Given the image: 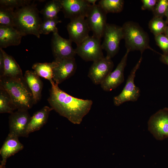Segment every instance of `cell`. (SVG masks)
<instances>
[{
    "instance_id": "obj_1",
    "label": "cell",
    "mask_w": 168,
    "mask_h": 168,
    "mask_svg": "<svg viewBox=\"0 0 168 168\" xmlns=\"http://www.w3.org/2000/svg\"><path fill=\"white\" fill-rule=\"evenodd\" d=\"M48 101L53 110L75 124H79L89 112L93 102L90 100L77 98L61 90L54 81Z\"/></svg>"
},
{
    "instance_id": "obj_2",
    "label": "cell",
    "mask_w": 168,
    "mask_h": 168,
    "mask_svg": "<svg viewBox=\"0 0 168 168\" xmlns=\"http://www.w3.org/2000/svg\"><path fill=\"white\" fill-rule=\"evenodd\" d=\"M0 88L7 93L15 110H28L34 104L32 93L24 77H0Z\"/></svg>"
},
{
    "instance_id": "obj_3",
    "label": "cell",
    "mask_w": 168,
    "mask_h": 168,
    "mask_svg": "<svg viewBox=\"0 0 168 168\" xmlns=\"http://www.w3.org/2000/svg\"><path fill=\"white\" fill-rule=\"evenodd\" d=\"M14 12V27L23 36L33 35L40 38L39 29L42 21L36 5L30 3L16 9Z\"/></svg>"
},
{
    "instance_id": "obj_4",
    "label": "cell",
    "mask_w": 168,
    "mask_h": 168,
    "mask_svg": "<svg viewBox=\"0 0 168 168\" xmlns=\"http://www.w3.org/2000/svg\"><path fill=\"white\" fill-rule=\"evenodd\" d=\"M122 27L123 39L127 49L130 51H139L141 54L147 49L159 53L150 47L147 33L138 24L128 21L125 22Z\"/></svg>"
},
{
    "instance_id": "obj_5",
    "label": "cell",
    "mask_w": 168,
    "mask_h": 168,
    "mask_svg": "<svg viewBox=\"0 0 168 168\" xmlns=\"http://www.w3.org/2000/svg\"><path fill=\"white\" fill-rule=\"evenodd\" d=\"M103 37L104 40L101 44L102 49L106 51V56L111 59L118 53L120 42L123 39L122 27L107 23Z\"/></svg>"
},
{
    "instance_id": "obj_6",
    "label": "cell",
    "mask_w": 168,
    "mask_h": 168,
    "mask_svg": "<svg viewBox=\"0 0 168 168\" xmlns=\"http://www.w3.org/2000/svg\"><path fill=\"white\" fill-rule=\"evenodd\" d=\"M101 41L93 35L89 36L77 46L76 54L86 61L94 62L104 58Z\"/></svg>"
},
{
    "instance_id": "obj_7",
    "label": "cell",
    "mask_w": 168,
    "mask_h": 168,
    "mask_svg": "<svg viewBox=\"0 0 168 168\" xmlns=\"http://www.w3.org/2000/svg\"><path fill=\"white\" fill-rule=\"evenodd\" d=\"M142 59V57L141 56L131 71L121 92L114 97L113 102L115 106H119L127 101H136L140 96V89L135 85L134 80L136 72L140 67Z\"/></svg>"
},
{
    "instance_id": "obj_8",
    "label": "cell",
    "mask_w": 168,
    "mask_h": 168,
    "mask_svg": "<svg viewBox=\"0 0 168 168\" xmlns=\"http://www.w3.org/2000/svg\"><path fill=\"white\" fill-rule=\"evenodd\" d=\"M149 131L157 140L168 138V108L161 109L152 115L148 122Z\"/></svg>"
},
{
    "instance_id": "obj_9",
    "label": "cell",
    "mask_w": 168,
    "mask_h": 168,
    "mask_svg": "<svg viewBox=\"0 0 168 168\" xmlns=\"http://www.w3.org/2000/svg\"><path fill=\"white\" fill-rule=\"evenodd\" d=\"M107 13L98 4L91 5L85 18L93 35L101 40L107 24Z\"/></svg>"
},
{
    "instance_id": "obj_10",
    "label": "cell",
    "mask_w": 168,
    "mask_h": 168,
    "mask_svg": "<svg viewBox=\"0 0 168 168\" xmlns=\"http://www.w3.org/2000/svg\"><path fill=\"white\" fill-rule=\"evenodd\" d=\"M72 42L69 39L62 37L58 31L53 33L51 48L55 61L75 58L76 53L75 49L72 47Z\"/></svg>"
},
{
    "instance_id": "obj_11",
    "label": "cell",
    "mask_w": 168,
    "mask_h": 168,
    "mask_svg": "<svg viewBox=\"0 0 168 168\" xmlns=\"http://www.w3.org/2000/svg\"><path fill=\"white\" fill-rule=\"evenodd\" d=\"M31 117L28 110H18L9 117V133L18 137H27V130Z\"/></svg>"
},
{
    "instance_id": "obj_12",
    "label": "cell",
    "mask_w": 168,
    "mask_h": 168,
    "mask_svg": "<svg viewBox=\"0 0 168 168\" xmlns=\"http://www.w3.org/2000/svg\"><path fill=\"white\" fill-rule=\"evenodd\" d=\"M114 66L111 59L104 57L93 62L89 69L88 76L94 84H100L111 72Z\"/></svg>"
},
{
    "instance_id": "obj_13",
    "label": "cell",
    "mask_w": 168,
    "mask_h": 168,
    "mask_svg": "<svg viewBox=\"0 0 168 168\" xmlns=\"http://www.w3.org/2000/svg\"><path fill=\"white\" fill-rule=\"evenodd\" d=\"M61 2L65 17L70 20L85 18L91 5L87 0H61Z\"/></svg>"
},
{
    "instance_id": "obj_14",
    "label": "cell",
    "mask_w": 168,
    "mask_h": 168,
    "mask_svg": "<svg viewBox=\"0 0 168 168\" xmlns=\"http://www.w3.org/2000/svg\"><path fill=\"white\" fill-rule=\"evenodd\" d=\"M67 28L69 39L77 46L89 36L90 30L85 18L80 17L70 20Z\"/></svg>"
},
{
    "instance_id": "obj_15",
    "label": "cell",
    "mask_w": 168,
    "mask_h": 168,
    "mask_svg": "<svg viewBox=\"0 0 168 168\" xmlns=\"http://www.w3.org/2000/svg\"><path fill=\"white\" fill-rule=\"evenodd\" d=\"M127 51L115 69L111 72L100 84L101 87L105 91H110L116 88L124 81V71L126 65L128 54Z\"/></svg>"
},
{
    "instance_id": "obj_16",
    "label": "cell",
    "mask_w": 168,
    "mask_h": 168,
    "mask_svg": "<svg viewBox=\"0 0 168 168\" xmlns=\"http://www.w3.org/2000/svg\"><path fill=\"white\" fill-rule=\"evenodd\" d=\"M57 65L53 69V80L58 85L74 74L77 69L75 58L55 61Z\"/></svg>"
},
{
    "instance_id": "obj_17",
    "label": "cell",
    "mask_w": 168,
    "mask_h": 168,
    "mask_svg": "<svg viewBox=\"0 0 168 168\" xmlns=\"http://www.w3.org/2000/svg\"><path fill=\"white\" fill-rule=\"evenodd\" d=\"M18 138L9 133L0 150L2 158L1 164L5 165L8 158L24 148V146L19 141Z\"/></svg>"
},
{
    "instance_id": "obj_18",
    "label": "cell",
    "mask_w": 168,
    "mask_h": 168,
    "mask_svg": "<svg viewBox=\"0 0 168 168\" xmlns=\"http://www.w3.org/2000/svg\"><path fill=\"white\" fill-rule=\"evenodd\" d=\"M23 36L13 27L0 26V48L19 45Z\"/></svg>"
},
{
    "instance_id": "obj_19",
    "label": "cell",
    "mask_w": 168,
    "mask_h": 168,
    "mask_svg": "<svg viewBox=\"0 0 168 168\" xmlns=\"http://www.w3.org/2000/svg\"><path fill=\"white\" fill-rule=\"evenodd\" d=\"M53 109L45 106L36 112L31 117L27 130V134L39 130L46 123L50 112Z\"/></svg>"
},
{
    "instance_id": "obj_20",
    "label": "cell",
    "mask_w": 168,
    "mask_h": 168,
    "mask_svg": "<svg viewBox=\"0 0 168 168\" xmlns=\"http://www.w3.org/2000/svg\"><path fill=\"white\" fill-rule=\"evenodd\" d=\"M24 78L32 93L34 103L35 104L41 98L42 82L34 71H26Z\"/></svg>"
},
{
    "instance_id": "obj_21",
    "label": "cell",
    "mask_w": 168,
    "mask_h": 168,
    "mask_svg": "<svg viewBox=\"0 0 168 168\" xmlns=\"http://www.w3.org/2000/svg\"><path fill=\"white\" fill-rule=\"evenodd\" d=\"M0 49L2 52L4 58L3 70L0 77L12 78H23L21 69L14 58L7 54L2 49Z\"/></svg>"
},
{
    "instance_id": "obj_22",
    "label": "cell",
    "mask_w": 168,
    "mask_h": 168,
    "mask_svg": "<svg viewBox=\"0 0 168 168\" xmlns=\"http://www.w3.org/2000/svg\"><path fill=\"white\" fill-rule=\"evenodd\" d=\"M55 61L52 63H37L33 64L32 68L36 73L49 81L51 83L53 80V69L57 65Z\"/></svg>"
},
{
    "instance_id": "obj_23",
    "label": "cell",
    "mask_w": 168,
    "mask_h": 168,
    "mask_svg": "<svg viewBox=\"0 0 168 168\" xmlns=\"http://www.w3.org/2000/svg\"><path fill=\"white\" fill-rule=\"evenodd\" d=\"M62 9L61 0H53L48 2L40 12L44 20L53 19L58 17L57 14Z\"/></svg>"
},
{
    "instance_id": "obj_24",
    "label": "cell",
    "mask_w": 168,
    "mask_h": 168,
    "mask_svg": "<svg viewBox=\"0 0 168 168\" xmlns=\"http://www.w3.org/2000/svg\"><path fill=\"white\" fill-rule=\"evenodd\" d=\"M98 4L107 14L119 13L123 10L124 1L123 0H100Z\"/></svg>"
},
{
    "instance_id": "obj_25",
    "label": "cell",
    "mask_w": 168,
    "mask_h": 168,
    "mask_svg": "<svg viewBox=\"0 0 168 168\" xmlns=\"http://www.w3.org/2000/svg\"><path fill=\"white\" fill-rule=\"evenodd\" d=\"M14 9L0 6V26L14 27Z\"/></svg>"
},
{
    "instance_id": "obj_26",
    "label": "cell",
    "mask_w": 168,
    "mask_h": 168,
    "mask_svg": "<svg viewBox=\"0 0 168 168\" xmlns=\"http://www.w3.org/2000/svg\"><path fill=\"white\" fill-rule=\"evenodd\" d=\"M167 25L163 18L154 16L149 21L148 27L151 32L155 36L164 33Z\"/></svg>"
},
{
    "instance_id": "obj_27",
    "label": "cell",
    "mask_w": 168,
    "mask_h": 168,
    "mask_svg": "<svg viewBox=\"0 0 168 168\" xmlns=\"http://www.w3.org/2000/svg\"><path fill=\"white\" fill-rule=\"evenodd\" d=\"M15 109L7 93L0 89V113L12 114Z\"/></svg>"
},
{
    "instance_id": "obj_28",
    "label": "cell",
    "mask_w": 168,
    "mask_h": 168,
    "mask_svg": "<svg viewBox=\"0 0 168 168\" xmlns=\"http://www.w3.org/2000/svg\"><path fill=\"white\" fill-rule=\"evenodd\" d=\"M61 21L57 17L53 19L44 20L41 24L40 29V34L47 35L51 32L54 33L58 31L56 26Z\"/></svg>"
},
{
    "instance_id": "obj_29",
    "label": "cell",
    "mask_w": 168,
    "mask_h": 168,
    "mask_svg": "<svg viewBox=\"0 0 168 168\" xmlns=\"http://www.w3.org/2000/svg\"><path fill=\"white\" fill-rule=\"evenodd\" d=\"M29 0H0V6L14 9L21 8L31 3Z\"/></svg>"
},
{
    "instance_id": "obj_30",
    "label": "cell",
    "mask_w": 168,
    "mask_h": 168,
    "mask_svg": "<svg viewBox=\"0 0 168 168\" xmlns=\"http://www.w3.org/2000/svg\"><path fill=\"white\" fill-rule=\"evenodd\" d=\"M168 10V0H158L152 12L154 16L163 18Z\"/></svg>"
},
{
    "instance_id": "obj_31",
    "label": "cell",
    "mask_w": 168,
    "mask_h": 168,
    "mask_svg": "<svg viewBox=\"0 0 168 168\" xmlns=\"http://www.w3.org/2000/svg\"><path fill=\"white\" fill-rule=\"evenodd\" d=\"M156 44L163 51V54L168 53V37L163 34L155 36Z\"/></svg>"
},
{
    "instance_id": "obj_32",
    "label": "cell",
    "mask_w": 168,
    "mask_h": 168,
    "mask_svg": "<svg viewBox=\"0 0 168 168\" xmlns=\"http://www.w3.org/2000/svg\"><path fill=\"white\" fill-rule=\"evenodd\" d=\"M142 5L141 9L153 11L158 1L157 0H142Z\"/></svg>"
},
{
    "instance_id": "obj_33",
    "label": "cell",
    "mask_w": 168,
    "mask_h": 168,
    "mask_svg": "<svg viewBox=\"0 0 168 168\" xmlns=\"http://www.w3.org/2000/svg\"><path fill=\"white\" fill-rule=\"evenodd\" d=\"M160 61L163 63L168 66V53L166 54H160Z\"/></svg>"
},
{
    "instance_id": "obj_34",
    "label": "cell",
    "mask_w": 168,
    "mask_h": 168,
    "mask_svg": "<svg viewBox=\"0 0 168 168\" xmlns=\"http://www.w3.org/2000/svg\"><path fill=\"white\" fill-rule=\"evenodd\" d=\"M4 68V58L2 52L0 49V76H1L3 72Z\"/></svg>"
},
{
    "instance_id": "obj_35",
    "label": "cell",
    "mask_w": 168,
    "mask_h": 168,
    "mask_svg": "<svg viewBox=\"0 0 168 168\" xmlns=\"http://www.w3.org/2000/svg\"><path fill=\"white\" fill-rule=\"evenodd\" d=\"M87 2L91 5H94L96 4V2L97 0H87Z\"/></svg>"
},
{
    "instance_id": "obj_36",
    "label": "cell",
    "mask_w": 168,
    "mask_h": 168,
    "mask_svg": "<svg viewBox=\"0 0 168 168\" xmlns=\"http://www.w3.org/2000/svg\"><path fill=\"white\" fill-rule=\"evenodd\" d=\"M164 34L165 35L168 37V26L166 28Z\"/></svg>"
},
{
    "instance_id": "obj_37",
    "label": "cell",
    "mask_w": 168,
    "mask_h": 168,
    "mask_svg": "<svg viewBox=\"0 0 168 168\" xmlns=\"http://www.w3.org/2000/svg\"><path fill=\"white\" fill-rule=\"evenodd\" d=\"M165 16L166 17V22H167V24H168V10L167 11Z\"/></svg>"
},
{
    "instance_id": "obj_38",
    "label": "cell",
    "mask_w": 168,
    "mask_h": 168,
    "mask_svg": "<svg viewBox=\"0 0 168 168\" xmlns=\"http://www.w3.org/2000/svg\"><path fill=\"white\" fill-rule=\"evenodd\" d=\"M5 166L1 164L0 165V168H6Z\"/></svg>"
}]
</instances>
